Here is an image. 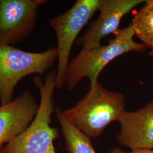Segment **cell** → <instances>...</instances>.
Returning a JSON list of instances; mask_svg holds the SVG:
<instances>
[{
	"mask_svg": "<svg viewBox=\"0 0 153 153\" xmlns=\"http://www.w3.org/2000/svg\"><path fill=\"white\" fill-rule=\"evenodd\" d=\"M56 76V71H53L47 74L44 82L40 76L33 78L40 96L38 112L27 128L5 145L0 153H56L53 141L58 137V131L51 126L55 111Z\"/></svg>",
	"mask_w": 153,
	"mask_h": 153,
	"instance_id": "6da1fadb",
	"label": "cell"
},
{
	"mask_svg": "<svg viewBox=\"0 0 153 153\" xmlns=\"http://www.w3.org/2000/svg\"><path fill=\"white\" fill-rule=\"evenodd\" d=\"M125 110V97L109 91L98 81L86 95L64 111L66 118L87 136H99L111 123L117 121Z\"/></svg>",
	"mask_w": 153,
	"mask_h": 153,
	"instance_id": "7a4b0ae2",
	"label": "cell"
},
{
	"mask_svg": "<svg viewBox=\"0 0 153 153\" xmlns=\"http://www.w3.org/2000/svg\"><path fill=\"white\" fill-rule=\"evenodd\" d=\"M108 44L92 49L82 48L80 52L69 62L66 77L65 85L73 90L84 78H88L90 86L98 81V76L111 61L121 55L131 52H143L146 47L134 40V33L130 25L119 29Z\"/></svg>",
	"mask_w": 153,
	"mask_h": 153,
	"instance_id": "3957f363",
	"label": "cell"
},
{
	"mask_svg": "<svg viewBox=\"0 0 153 153\" xmlns=\"http://www.w3.org/2000/svg\"><path fill=\"white\" fill-rule=\"evenodd\" d=\"M56 47L43 52H27L0 44V104L12 101L17 85L32 74L43 75L57 60Z\"/></svg>",
	"mask_w": 153,
	"mask_h": 153,
	"instance_id": "277c9868",
	"label": "cell"
},
{
	"mask_svg": "<svg viewBox=\"0 0 153 153\" xmlns=\"http://www.w3.org/2000/svg\"><path fill=\"white\" fill-rule=\"evenodd\" d=\"M100 3L101 0H77L68 10L49 20V25L54 30L57 41L56 88L62 89L65 85L73 45L82 28L98 10Z\"/></svg>",
	"mask_w": 153,
	"mask_h": 153,
	"instance_id": "5b68a950",
	"label": "cell"
},
{
	"mask_svg": "<svg viewBox=\"0 0 153 153\" xmlns=\"http://www.w3.org/2000/svg\"><path fill=\"white\" fill-rule=\"evenodd\" d=\"M46 0H0V44L12 45L34 30L39 7Z\"/></svg>",
	"mask_w": 153,
	"mask_h": 153,
	"instance_id": "8992f818",
	"label": "cell"
},
{
	"mask_svg": "<svg viewBox=\"0 0 153 153\" xmlns=\"http://www.w3.org/2000/svg\"><path fill=\"white\" fill-rule=\"evenodd\" d=\"M147 0H101L98 18L88 30L76 39L82 48L92 49L101 45V40L119 29L121 21L137 6Z\"/></svg>",
	"mask_w": 153,
	"mask_h": 153,
	"instance_id": "52a82bcc",
	"label": "cell"
},
{
	"mask_svg": "<svg viewBox=\"0 0 153 153\" xmlns=\"http://www.w3.org/2000/svg\"><path fill=\"white\" fill-rule=\"evenodd\" d=\"M39 105L30 90L0 105V152L5 144L12 141L27 128L38 112Z\"/></svg>",
	"mask_w": 153,
	"mask_h": 153,
	"instance_id": "ba28073f",
	"label": "cell"
},
{
	"mask_svg": "<svg viewBox=\"0 0 153 153\" xmlns=\"http://www.w3.org/2000/svg\"><path fill=\"white\" fill-rule=\"evenodd\" d=\"M117 121L121 130L117 140L120 145L131 150H153V101L137 111H124Z\"/></svg>",
	"mask_w": 153,
	"mask_h": 153,
	"instance_id": "9c48e42d",
	"label": "cell"
},
{
	"mask_svg": "<svg viewBox=\"0 0 153 153\" xmlns=\"http://www.w3.org/2000/svg\"><path fill=\"white\" fill-rule=\"evenodd\" d=\"M56 112L62 134L65 140L66 149L70 153H96L90 138L69 120L60 108H57Z\"/></svg>",
	"mask_w": 153,
	"mask_h": 153,
	"instance_id": "30bf717a",
	"label": "cell"
},
{
	"mask_svg": "<svg viewBox=\"0 0 153 153\" xmlns=\"http://www.w3.org/2000/svg\"><path fill=\"white\" fill-rule=\"evenodd\" d=\"M134 35L153 51V0H147L131 22Z\"/></svg>",
	"mask_w": 153,
	"mask_h": 153,
	"instance_id": "8fae6325",
	"label": "cell"
},
{
	"mask_svg": "<svg viewBox=\"0 0 153 153\" xmlns=\"http://www.w3.org/2000/svg\"><path fill=\"white\" fill-rule=\"evenodd\" d=\"M110 153H153V150L145 149H133L129 152H126L119 148H115L111 150Z\"/></svg>",
	"mask_w": 153,
	"mask_h": 153,
	"instance_id": "7c38bea8",
	"label": "cell"
},
{
	"mask_svg": "<svg viewBox=\"0 0 153 153\" xmlns=\"http://www.w3.org/2000/svg\"><path fill=\"white\" fill-rule=\"evenodd\" d=\"M149 55L150 57H153V51H150L149 53Z\"/></svg>",
	"mask_w": 153,
	"mask_h": 153,
	"instance_id": "4fadbf2b",
	"label": "cell"
}]
</instances>
